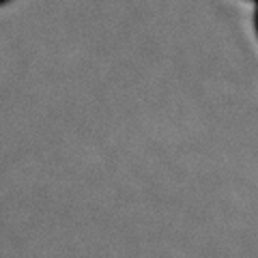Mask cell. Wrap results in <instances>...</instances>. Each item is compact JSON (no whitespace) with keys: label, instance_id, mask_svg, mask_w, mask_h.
<instances>
[{"label":"cell","instance_id":"2","mask_svg":"<svg viewBox=\"0 0 258 258\" xmlns=\"http://www.w3.org/2000/svg\"><path fill=\"white\" fill-rule=\"evenodd\" d=\"M5 3H9V0H0V5H5Z\"/></svg>","mask_w":258,"mask_h":258},{"label":"cell","instance_id":"3","mask_svg":"<svg viewBox=\"0 0 258 258\" xmlns=\"http://www.w3.org/2000/svg\"><path fill=\"white\" fill-rule=\"evenodd\" d=\"M254 3H256V5H258V0H254Z\"/></svg>","mask_w":258,"mask_h":258},{"label":"cell","instance_id":"1","mask_svg":"<svg viewBox=\"0 0 258 258\" xmlns=\"http://www.w3.org/2000/svg\"><path fill=\"white\" fill-rule=\"evenodd\" d=\"M256 35H258V5H256Z\"/></svg>","mask_w":258,"mask_h":258}]
</instances>
